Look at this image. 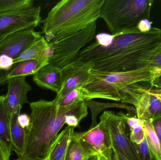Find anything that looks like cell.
I'll return each mask as SVG.
<instances>
[{
  "label": "cell",
  "instance_id": "cell-7",
  "mask_svg": "<svg viewBox=\"0 0 161 160\" xmlns=\"http://www.w3.org/2000/svg\"><path fill=\"white\" fill-rule=\"evenodd\" d=\"M121 101L132 104L141 120L151 122L161 117V102L150 91V87L134 84L120 92Z\"/></svg>",
  "mask_w": 161,
  "mask_h": 160
},
{
  "label": "cell",
  "instance_id": "cell-19",
  "mask_svg": "<svg viewBox=\"0 0 161 160\" xmlns=\"http://www.w3.org/2000/svg\"><path fill=\"white\" fill-rule=\"evenodd\" d=\"M49 47V43L47 42L43 36L34 41L23 51L13 61L14 66L16 64L30 60H46L48 59L42 58V53L45 49ZM14 67V66H13Z\"/></svg>",
  "mask_w": 161,
  "mask_h": 160
},
{
  "label": "cell",
  "instance_id": "cell-18",
  "mask_svg": "<svg viewBox=\"0 0 161 160\" xmlns=\"http://www.w3.org/2000/svg\"><path fill=\"white\" fill-rule=\"evenodd\" d=\"M20 113L14 115L10 120V134L11 149L19 157H21L24 153L26 145L27 131L22 127L18 122Z\"/></svg>",
  "mask_w": 161,
  "mask_h": 160
},
{
  "label": "cell",
  "instance_id": "cell-27",
  "mask_svg": "<svg viewBox=\"0 0 161 160\" xmlns=\"http://www.w3.org/2000/svg\"><path fill=\"white\" fill-rule=\"evenodd\" d=\"M18 122L22 127L27 130L30 126V116L26 114H20L18 117Z\"/></svg>",
  "mask_w": 161,
  "mask_h": 160
},
{
  "label": "cell",
  "instance_id": "cell-10",
  "mask_svg": "<svg viewBox=\"0 0 161 160\" xmlns=\"http://www.w3.org/2000/svg\"><path fill=\"white\" fill-rule=\"evenodd\" d=\"M42 36L34 29L14 33L0 43V71H7L14 66L13 61L29 45Z\"/></svg>",
  "mask_w": 161,
  "mask_h": 160
},
{
  "label": "cell",
  "instance_id": "cell-2",
  "mask_svg": "<svg viewBox=\"0 0 161 160\" xmlns=\"http://www.w3.org/2000/svg\"><path fill=\"white\" fill-rule=\"evenodd\" d=\"M85 101L67 106L41 99L30 103V124L27 130L24 153L19 160H45L50 146L64 126L67 116L74 115L80 120L88 115Z\"/></svg>",
  "mask_w": 161,
  "mask_h": 160
},
{
  "label": "cell",
  "instance_id": "cell-1",
  "mask_svg": "<svg viewBox=\"0 0 161 160\" xmlns=\"http://www.w3.org/2000/svg\"><path fill=\"white\" fill-rule=\"evenodd\" d=\"M112 35L110 44L101 46L95 40L83 48L75 60L92 62L93 70L98 71H133L147 67L151 57L161 48V29L157 27Z\"/></svg>",
  "mask_w": 161,
  "mask_h": 160
},
{
  "label": "cell",
  "instance_id": "cell-16",
  "mask_svg": "<svg viewBox=\"0 0 161 160\" xmlns=\"http://www.w3.org/2000/svg\"><path fill=\"white\" fill-rule=\"evenodd\" d=\"M75 128L67 126L52 143L45 160H65L69 144L74 135Z\"/></svg>",
  "mask_w": 161,
  "mask_h": 160
},
{
  "label": "cell",
  "instance_id": "cell-30",
  "mask_svg": "<svg viewBox=\"0 0 161 160\" xmlns=\"http://www.w3.org/2000/svg\"><path fill=\"white\" fill-rule=\"evenodd\" d=\"M112 160H128L125 156L116 148H113V154Z\"/></svg>",
  "mask_w": 161,
  "mask_h": 160
},
{
  "label": "cell",
  "instance_id": "cell-32",
  "mask_svg": "<svg viewBox=\"0 0 161 160\" xmlns=\"http://www.w3.org/2000/svg\"><path fill=\"white\" fill-rule=\"evenodd\" d=\"M150 91L161 102V89L151 87L150 85Z\"/></svg>",
  "mask_w": 161,
  "mask_h": 160
},
{
  "label": "cell",
  "instance_id": "cell-12",
  "mask_svg": "<svg viewBox=\"0 0 161 160\" xmlns=\"http://www.w3.org/2000/svg\"><path fill=\"white\" fill-rule=\"evenodd\" d=\"M94 66L92 62L75 60L61 69L62 87L56 98H60L73 89L85 86Z\"/></svg>",
  "mask_w": 161,
  "mask_h": 160
},
{
  "label": "cell",
  "instance_id": "cell-25",
  "mask_svg": "<svg viewBox=\"0 0 161 160\" xmlns=\"http://www.w3.org/2000/svg\"><path fill=\"white\" fill-rule=\"evenodd\" d=\"M137 154L141 160H153L152 155L146 139L139 144L133 143Z\"/></svg>",
  "mask_w": 161,
  "mask_h": 160
},
{
  "label": "cell",
  "instance_id": "cell-8",
  "mask_svg": "<svg viewBox=\"0 0 161 160\" xmlns=\"http://www.w3.org/2000/svg\"><path fill=\"white\" fill-rule=\"evenodd\" d=\"M88 159L97 156L112 160V142L108 127L103 120L87 131L75 132Z\"/></svg>",
  "mask_w": 161,
  "mask_h": 160
},
{
  "label": "cell",
  "instance_id": "cell-29",
  "mask_svg": "<svg viewBox=\"0 0 161 160\" xmlns=\"http://www.w3.org/2000/svg\"><path fill=\"white\" fill-rule=\"evenodd\" d=\"M151 123L161 145V117L155 119Z\"/></svg>",
  "mask_w": 161,
  "mask_h": 160
},
{
  "label": "cell",
  "instance_id": "cell-20",
  "mask_svg": "<svg viewBox=\"0 0 161 160\" xmlns=\"http://www.w3.org/2000/svg\"><path fill=\"white\" fill-rule=\"evenodd\" d=\"M125 120L126 125L129 128L130 139L133 143L139 144L145 138L144 127L142 120L138 117L130 116L122 112L118 113Z\"/></svg>",
  "mask_w": 161,
  "mask_h": 160
},
{
  "label": "cell",
  "instance_id": "cell-3",
  "mask_svg": "<svg viewBox=\"0 0 161 160\" xmlns=\"http://www.w3.org/2000/svg\"><path fill=\"white\" fill-rule=\"evenodd\" d=\"M104 0H62L42 20V34L48 42L76 34L96 23Z\"/></svg>",
  "mask_w": 161,
  "mask_h": 160
},
{
  "label": "cell",
  "instance_id": "cell-17",
  "mask_svg": "<svg viewBox=\"0 0 161 160\" xmlns=\"http://www.w3.org/2000/svg\"><path fill=\"white\" fill-rule=\"evenodd\" d=\"M10 118L5 102V96H0V146L9 160L11 155Z\"/></svg>",
  "mask_w": 161,
  "mask_h": 160
},
{
  "label": "cell",
  "instance_id": "cell-4",
  "mask_svg": "<svg viewBox=\"0 0 161 160\" xmlns=\"http://www.w3.org/2000/svg\"><path fill=\"white\" fill-rule=\"evenodd\" d=\"M161 72L149 67L125 72H105L92 69L83 86L86 100L103 99L121 101L120 92L123 89L140 82L151 84Z\"/></svg>",
  "mask_w": 161,
  "mask_h": 160
},
{
  "label": "cell",
  "instance_id": "cell-11",
  "mask_svg": "<svg viewBox=\"0 0 161 160\" xmlns=\"http://www.w3.org/2000/svg\"><path fill=\"white\" fill-rule=\"evenodd\" d=\"M100 119L103 120L110 134L113 147L118 149L128 160H141L133 143L126 133L124 118L111 111H105Z\"/></svg>",
  "mask_w": 161,
  "mask_h": 160
},
{
  "label": "cell",
  "instance_id": "cell-31",
  "mask_svg": "<svg viewBox=\"0 0 161 160\" xmlns=\"http://www.w3.org/2000/svg\"><path fill=\"white\" fill-rule=\"evenodd\" d=\"M150 85L151 87L161 89V72Z\"/></svg>",
  "mask_w": 161,
  "mask_h": 160
},
{
  "label": "cell",
  "instance_id": "cell-33",
  "mask_svg": "<svg viewBox=\"0 0 161 160\" xmlns=\"http://www.w3.org/2000/svg\"><path fill=\"white\" fill-rule=\"evenodd\" d=\"M0 160H9L5 155L1 146H0Z\"/></svg>",
  "mask_w": 161,
  "mask_h": 160
},
{
  "label": "cell",
  "instance_id": "cell-21",
  "mask_svg": "<svg viewBox=\"0 0 161 160\" xmlns=\"http://www.w3.org/2000/svg\"><path fill=\"white\" fill-rule=\"evenodd\" d=\"M153 160H161V145L151 122L142 120Z\"/></svg>",
  "mask_w": 161,
  "mask_h": 160
},
{
  "label": "cell",
  "instance_id": "cell-28",
  "mask_svg": "<svg viewBox=\"0 0 161 160\" xmlns=\"http://www.w3.org/2000/svg\"><path fill=\"white\" fill-rule=\"evenodd\" d=\"M81 120L74 115H69L67 116L65 119V123L68 126L73 127L75 128L79 126V123Z\"/></svg>",
  "mask_w": 161,
  "mask_h": 160
},
{
  "label": "cell",
  "instance_id": "cell-26",
  "mask_svg": "<svg viewBox=\"0 0 161 160\" xmlns=\"http://www.w3.org/2000/svg\"><path fill=\"white\" fill-rule=\"evenodd\" d=\"M147 67L158 70L161 72V48L151 57Z\"/></svg>",
  "mask_w": 161,
  "mask_h": 160
},
{
  "label": "cell",
  "instance_id": "cell-5",
  "mask_svg": "<svg viewBox=\"0 0 161 160\" xmlns=\"http://www.w3.org/2000/svg\"><path fill=\"white\" fill-rule=\"evenodd\" d=\"M153 2V0H104L99 18L104 21L112 35L140 29L142 23L150 18Z\"/></svg>",
  "mask_w": 161,
  "mask_h": 160
},
{
  "label": "cell",
  "instance_id": "cell-22",
  "mask_svg": "<svg viewBox=\"0 0 161 160\" xmlns=\"http://www.w3.org/2000/svg\"><path fill=\"white\" fill-rule=\"evenodd\" d=\"M86 100V96L83 87H80L70 91L62 97L55 98L54 100L59 106H67L85 101Z\"/></svg>",
  "mask_w": 161,
  "mask_h": 160
},
{
  "label": "cell",
  "instance_id": "cell-23",
  "mask_svg": "<svg viewBox=\"0 0 161 160\" xmlns=\"http://www.w3.org/2000/svg\"><path fill=\"white\" fill-rule=\"evenodd\" d=\"M81 144L75 135L72 138L66 153L65 160H88Z\"/></svg>",
  "mask_w": 161,
  "mask_h": 160
},
{
  "label": "cell",
  "instance_id": "cell-24",
  "mask_svg": "<svg viewBox=\"0 0 161 160\" xmlns=\"http://www.w3.org/2000/svg\"><path fill=\"white\" fill-rule=\"evenodd\" d=\"M33 0H0V13L34 6Z\"/></svg>",
  "mask_w": 161,
  "mask_h": 160
},
{
  "label": "cell",
  "instance_id": "cell-14",
  "mask_svg": "<svg viewBox=\"0 0 161 160\" xmlns=\"http://www.w3.org/2000/svg\"><path fill=\"white\" fill-rule=\"evenodd\" d=\"M33 81L43 89L51 90L58 94L62 85L60 69L49 64L39 70L33 75Z\"/></svg>",
  "mask_w": 161,
  "mask_h": 160
},
{
  "label": "cell",
  "instance_id": "cell-13",
  "mask_svg": "<svg viewBox=\"0 0 161 160\" xmlns=\"http://www.w3.org/2000/svg\"><path fill=\"white\" fill-rule=\"evenodd\" d=\"M8 92L5 102L10 118L20 113L23 106L28 103L27 94L32 90L31 85L26 80L25 76L12 78L8 81Z\"/></svg>",
  "mask_w": 161,
  "mask_h": 160
},
{
  "label": "cell",
  "instance_id": "cell-15",
  "mask_svg": "<svg viewBox=\"0 0 161 160\" xmlns=\"http://www.w3.org/2000/svg\"><path fill=\"white\" fill-rule=\"evenodd\" d=\"M48 64L49 61L45 60H30L19 62L8 71L0 72V85L7 84L12 78L33 75Z\"/></svg>",
  "mask_w": 161,
  "mask_h": 160
},
{
  "label": "cell",
  "instance_id": "cell-35",
  "mask_svg": "<svg viewBox=\"0 0 161 160\" xmlns=\"http://www.w3.org/2000/svg\"><path fill=\"white\" fill-rule=\"evenodd\" d=\"M19 160V159H17V160Z\"/></svg>",
  "mask_w": 161,
  "mask_h": 160
},
{
  "label": "cell",
  "instance_id": "cell-34",
  "mask_svg": "<svg viewBox=\"0 0 161 160\" xmlns=\"http://www.w3.org/2000/svg\"><path fill=\"white\" fill-rule=\"evenodd\" d=\"M88 160H107L102 158L99 157L94 156V157H92L90 158Z\"/></svg>",
  "mask_w": 161,
  "mask_h": 160
},
{
  "label": "cell",
  "instance_id": "cell-9",
  "mask_svg": "<svg viewBox=\"0 0 161 160\" xmlns=\"http://www.w3.org/2000/svg\"><path fill=\"white\" fill-rule=\"evenodd\" d=\"M40 6L0 13V43L8 36L25 29H34L42 21Z\"/></svg>",
  "mask_w": 161,
  "mask_h": 160
},
{
  "label": "cell",
  "instance_id": "cell-6",
  "mask_svg": "<svg viewBox=\"0 0 161 160\" xmlns=\"http://www.w3.org/2000/svg\"><path fill=\"white\" fill-rule=\"evenodd\" d=\"M97 24L60 40L49 42L52 51L49 64L62 69L76 60L79 52L95 38Z\"/></svg>",
  "mask_w": 161,
  "mask_h": 160
}]
</instances>
